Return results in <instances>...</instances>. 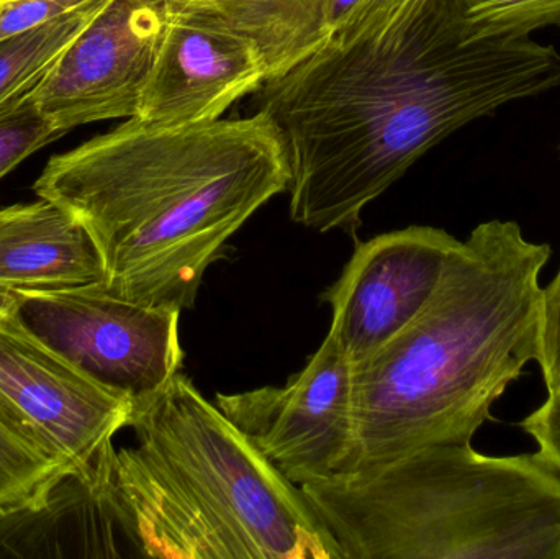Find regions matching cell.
Returning a JSON list of instances; mask_svg holds the SVG:
<instances>
[{"label": "cell", "instance_id": "obj_1", "mask_svg": "<svg viewBox=\"0 0 560 559\" xmlns=\"http://www.w3.org/2000/svg\"><path fill=\"white\" fill-rule=\"evenodd\" d=\"M560 85V51L482 36L463 0H415L381 30L328 42L259 89L289 164L290 219L354 233L369 203L464 125Z\"/></svg>", "mask_w": 560, "mask_h": 559}, {"label": "cell", "instance_id": "obj_2", "mask_svg": "<svg viewBox=\"0 0 560 559\" xmlns=\"http://www.w3.org/2000/svg\"><path fill=\"white\" fill-rule=\"evenodd\" d=\"M289 180L278 130L256 112L184 127L128 118L52 156L33 189L88 230L108 294L183 312L230 240Z\"/></svg>", "mask_w": 560, "mask_h": 559}, {"label": "cell", "instance_id": "obj_3", "mask_svg": "<svg viewBox=\"0 0 560 559\" xmlns=\"http://www.w3.org/2000/svg\"><path fill=\"white\" fill-rule=\"evenodd\" d=\"M548 243L512 220H489L459 242L420 314L352 364L349 473L423 446L472 442L492 407L539 360Z\"/></svg>", "mask_w": 560, "mask_h": 559}, {"label": "cell", "instance_id": "obj_4", "mask_svg": "<svg viewBox=\"0 0 560 559\" xmlns=\"http://www.w3.org/2000/svg\"><path fill=\"white\" fill-rule=\"evenodd\" d=\"M128 429L104 491L138 557L342 559L302 489L186 374L135 400Z\"/></svg>", "mask_w": 560, "mask_h": 559}, {"label": "cell", "instance_id": "obj_5", "mask_svg": "<svg viewBox=\"0 0 560 559\" xmlns=\"http://www.w3.org/2000/svg\"><path fill=\"white\" fill-rule=\"evenodd\" d=\"M300 489L342 559H560V473L539 452L440 443Z\"/></svg>", "mask_w": 560, "mask_h": 559}, {"label": "cell", "instance_id": "obj_6", "mask_svg": "<svg viewBox=\"0 0 560 559\" xmlns=\"http://www.w3.org/2000/svg\"><path fill=\"white\" fill-rule=\"evenodd\" d=\"M0 409L72 475H104L114 436L130 427L135 400L94 380L23 321L0 291Z\"/></svg>", "mask_w": 560, "mask_h": 559}, {"label": "cell", "instance_id": "obj_7", "mask_svg": "<svg viewBox=\"0 0 560 559\" xmlns=\"http://www.w3.org/2000/svg\"><path fill=\"white\" fill-rule=\"evenodd\" d=\"M12 294L43 341L133 400L153 396L183 370V312L124 301L102 284Z\"/></svg>", "mask_w": 560, "mask_h": 559}, {"label": "cell", "instance_id": "obj_8", "mask_svg": "<svg viewBox=\"0 0 560 559\" xmlns=\"http://www.w3.org/2000/svg\"><path fill=\"white\" fill-rule=\"evenodd\" d=\"M215 404L299 488L351 468L352 364L331 328L305 366L283 386L219 393Z\"/></svg>", "mask_w": 560, "mask_h": 559}, {"label": "cell", "instance_id": "obj_9", "mask_svg": "<svg viewBox=\"0 0 560 559\" xmlns=\"http://www.w3.org/2000/svg\"><path fill=\"white\" fill-rule=\"evenodd\" d=\"M167 22L166 0H108L33 89L55 130L137 117Z\"/></svg>", "mask_w": 560, "mask_h": 559}, {"label": "cell", "instance_id": "obj_10", "mask_svg": "<svg viewBox=\"0 0 560 559\" xmlns=\"http://www.w3.org/2000/svg\"><path fill=\"white\" fill-rule=\"evenodd\" d=\"M457 245L446 230L424 225L355 245L338 281L319 295L351 364L368 360L420 314Z\"/></svg>", "mask_w": 560, "mask_h": 559}, {"label": "cell", "instance_id": "obj_11", "mask_svg": "<svg viewBox=\"0 0 560 559\" xmlns=\"http://www.w3.org/2000/svg\"><path fill=\"white\" fill-rule=\"evenodd\" d=\"M268 81L258 49L235 33L170 9L137 120L161 127L210 124Z\"/></svg>", "mask_w": 560, "mask_h": 559}, {"label": "cell", "instance_id": "obj_12", "mask_svg": "<svg viewBox=\"0 0 560 559\" xmlns=\"http://www.w3.org/2000/svg\"><path fill=\"white\" fill-rule=\"evenodd\" d=\"M104 282L101 255L68 210L43 197L0 209V291H66Z\"/></svg>", "mask_w": 560, "mask_h": 559}, {"label": "cell", "instance_id": "obj_13", "mask_svg": "<svg viewBox=\"0 0 560 559\" xmlns=\"http://www.w3.org/2000/svg\"><path fill=\"white\" fill-rule=\"evenodd\" d=\"M105 476H68L39 508L0 514V558L121 557L124 534L105 498Z\"/></svg>", "mask_w": 560, "mask_h": 559}, {"label": "cell", "instance_id": "obj_14", "mask_svg": "<svg viewBox=\"0 0 560 559\" xmlns=\"http://www.w3.org/2000/svg\"><path fill=\"white\" fill-rule=\"evenodd\" d=\"M186 13L242 36L265 62L268 81L328 42L326 0H166Z\"/></svg>", "mask_w": 560, "mask_h": 559}, {"label": "cell", "instance_id": "obj_15", "mask_svg": "<svg viewBox=\"0 0 560 559\" xmlns=\"http://www.w3.org/2000/svg\"><path fill=\"white\" fill-rule=\"evenodd\" d=\"M107 2L97 0L45 25L0 39V105L33 91Z\"/></svg>", "mask_w": 560, "mask_h": 559}, {"label": "cell", "instance_id": "obj_16", "mask_svg": "<svg viewBox=\"0 0 560 559\" xmlns=\"http://www.w3.org/2000/svg\"><path fill=\"white\" fill-rule=\"evenodd\" d=\"M71 475L0 409V514L39 508Z\"/></svg>", "mask_w": 560, "mask_h": 559}, {"label": "cell", "instance_id": "obj_17", "mask_svg": "<svg viewBox=\"0 0 560 559\" xmlns=\"http://www.w3.org/2000/svg\"><path fill=\"white\" fill-rule=\"evenodd\" d=\"M482 36H532L536 30L560 26V0H463Z\"/></svg>", "mask_w": 560, "mask_h": 559}, {"label": "cell", "instance_id": "obj_18", "mask_svg": "<svg viewBox=\"0 0 560 559\" xmlns=\"http://www.w3.org/2000/svg\"><path fill=\"white\" fill-rule=\"evenodd\" d=\"M59 137L36 105L33 91L0 105V179Z\"/></svg>", "mask_w": 560, "mask_h": 559}, {"label": "cell", "instance_id": "obj_19", "mask_svg": "<svg viewBox=\"0 0 560 559\" xmlns=\"http://www.w3.org/2000/svg\"><path fill=\"white\" fill-rule=\"evenodd\" d=\"M413 2L415 0H326L328 42L348 43L381 30Z\"/></svg>", "mask_w": 560, "mask_h": 559}, {"label": "cell", "instance_id": "obj_20", "mask_svg": "<svg viewBox=\"0 0 560 559\" xmlns=\"http://www.w3.org/2000/svg\"><path fill=\"white\" fill-rule=\"evenodd\" d=\"M538 364L548 396L560 399V266L551 282L542 288Z\"/></svg>", "mask_w": 560, "mask_h": 559}, {"label": "cell", "instance_id": "obj_21", "mask_svg": "<svg viewBox=\"0 0 560 559\" xmlns=\"http://www.w3.org/2000/svg\"><path fill=\"white\" fill-rule=\"evenodd\" d=\"M92 2L97 0H10L0 3V39L45 25Z\"/></svg>", "mask_w": 560, "mask_h": 559}, {"label": "cell", "instance_id": "obj_22", "mask_svg": "<svg viewBox=\"0 0 560 559\" xmlns=\"http://www.w3.org/2000/svg\"><path fill=\"white\" fill-rule=\"evenodd\" d=\"M542 458L548 459L560 473V399L549 397L522 422Z\"/></svg>", "mask_w": 560, "mask_h": 559}, {"label": "cell", "instance_id": "obj_23", "mask_svg": "<svg viewBox=\"0 0 560 559\" xmlns=\"http://www.w3.org/2000/svg\"><path fill=\"white\" fill-rule=\"evenodd\" d=\"M10 2V0H0V3Z\"/></svg>", "mask_w": 560, "mask_h": 559}]
</instances>
